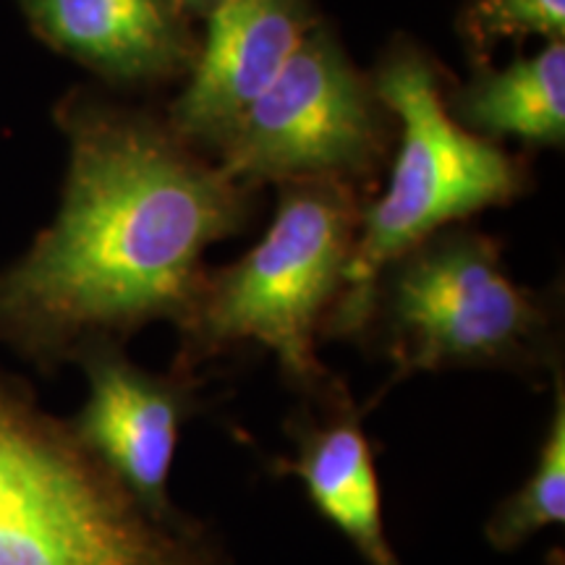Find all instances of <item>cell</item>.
<instances>
[{
	"instance_id": "1",
	"label": "cell",
	"mask_w": 565,
	"mask_h": 565,
	"mask_svg": "<svg viewBox=\"0 0 565 565\" xmlns=\"http://www.w3.org/2000/svg\"><path fill=\"white\" fill-rule=\"evenodd\" d=\"M242 186L173 131L118 116L79 121L58 217L0 275V333L53 356L179 324L207 246L249 215Z\"/></svg>"
},
{
	"instance_id": "2",
	"label": "cell",
	"mask_w": 565,
	"mask_h": 565,
	"mask_svg": "<svg viewBox=\"0 0 565 565\" xmlns=\"http://www.w3.org/2000/svg\"><path fill=\"white\" fill-rule=\"evenodd\" d=\"M359 221L362 210L345 181L288 183L263 242L238 263L204 273L179 322L173 370L194 374L223 351L259 343L307 401L341 385L317 359V333L341 294Z\"/></svg>"
},
{
	"instance_id": "3",
	"label": "cell",
	"mask_w": 565,
	"mask_h": 565,
	"mask_svg": "<svg viewBox=\"0 0 565 565\" xmlns=\"http://www.w3.org/2000/svg\"><path fill=\"white\" fill-rule=\"evenodd\" d=\"M0 565H221L200 524L154 521L89 450L0 380Z\"/></svg>"
},
{
	"instance_id": "4",
	"label": "cell",
	"mask_w": 565,
	"mask_h": 565,
	"mask_svg": "<svg viewBox=\"0 0 565 565\" xmlns=\"http://www.w3.org/2000/svg\"><path fill=\"white\" fill-rule=\"evenodd\" d=\"M401 121V150L387 192L362 212L328 333L356 338L372 322L383 273L404 254L524 186L508 154L445 110L433 66L414 47L395 51L372 84Z\"/></svg>"
},
{
	"instance_id": "5",
	"label": "cell",
	"mask_w": 565,
	"mask_h": 565,
	"mask_svg": "<svg viewBox=\"0 0 565 565\" xmlns=\"http://www.w3.org/2000/svg\"><path fill=\"white\" fill-rule=\"evenodd\" d=\"M393 380L454 366L536 372L553 364L547 317L500 265L498 246L469 231L435 233L377 282Z\"/></svg>"
},
{
	"instance_id": "6",
	"label": "cell",
	"mask_w": 565,
	"mask_h": 565,
	"mask_svg": "<svg viewBox=\"0 0 565 565\" xmlns=\"http://www.w3.org/2000/svg\"><path fill=\"white\" fill-rule=\"evenodd\" d=\"M377 95L341 47L309 30L275 82L223 141V173L249 181H345L383 145Z\"/></svg>"
},
{
	"instance_id": "7",
	"label": "cell",
	"mask_w": 565,
	"mask_h": 565,
	"mask_svg": "<svg viewBox=\"0 0 565 565\" xmlns=\"http://www.w3.org/2000/svg\"><path fill=\"white\" fill-rule=\"evenodd\" d=\"M84 370L89 393L71 433L154 521L194 526L168 494L181 427L196 414L194 374L147 372L116 345L87 349Z\"/></svg>"
},
{
	"instance_id": "8",
	"label": "cell",
	"mask_w": 565,
	"mask_h": 565,
	"mask_svg": "<svg viewBox=\"0 0 565 565\" xmlns=\"http://www.w3.org/2000/svg\"><path fill=\"white\" fill-rule=\"evenodd\" d=\"M309 34L303 0H221L194 76L171 108L181 139L221 147Z\"/></svg>"
},
{
	"instance_id": "9",
	"label": "cell",
	"mask_w": 565,
	"mask_h": 565,
	"mask_svg": "<svg viewBox=\"0 0 565 565\" xmlns=\"http://www.w3.org/2000/svg\"><path fill=\"white\" fill-rule=\"evenodd\" d=\"M307 404L315 412L307 408L303 422L296 424L294 456L275 458V475L299 479L309 503L366 565H401L385 534L380 479L362 427L366 408L353 404L343 383Z\"/></svg>"
},
{
	"instance_id": "10",
	"label": "cell",
	"mask_w": 565,
	"mask_h": 565,
	"mask_svg": "<svg viewBox=\"0 0 565 565\" xmlns=\"http://www.w3.org/2000/svg\"><path fill=\"white\" fill-rule=\"evenodd\" d=\"M53 45L116 79L171 74L189 45L168 0H26Z\"/></svg>"
},
{
	"instance_id": "11",
	"label": "cell",
	"mask_w": 565,
	"mask_h": 565,
	"mask_svg": "<svg viewBox=\"0 0 565 565\" xmlns=\"http://www.w3.org/2000/svg\"><path fill=\"white\" fill-rule=\"evenodd\" d=\"M461 126L487 137H521L563 145L565 137V45L550 40L532 58L503 71H484L456 100Z\"/></svg>"
},
{
	"instance_id": "12",
	"label": "cell",
	"mask_w": 565,
	"mask_h": 565,
	"mask_svg": "<svg viewBox=\"0 0 565 565\" xmlns=\"http://www.w3.org/2000/svg\"><path fill=\"white\" fill-rule=\"evenodd\" d=\"M555 406L545 443L526 482L498 505L487 521V542L494 550H519L545 526L565 519V387L563 372L555 374Z\"/></svg>"
},
{
	"instance_id": "13",
	"label": "cell",
	"mask_w": 565,
	"mask_h": 565,
	"mask_svg": "<svg viewBox=\"0 0 565 565\" xmlns=\"http://www.w3.org/2000/svg\"><path fill=\"white\" fill-rule=\"evenodd\" d=\"M463 38L477 53H490L498 42L540 34L563 40L565 0H475L461 19Z\"/></svg>"
},
{
	"instance_id": "14",
	"label": "cell",
	"mask_w": 565,
	"mask_h": 565,
	"mask_svg": "<svg viewBox=\"0 0 565 565\" xmlns=\"http://www.w3.org/2000/svg\"><path fill=\"white\" fill-rule=\"evenodd\" d=\"M171 3V9L179 13V11H202V13H210L215 9L221 0H168Z\"/></svg>"
}]
</instances>
